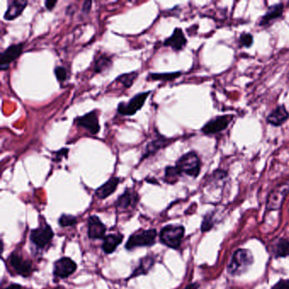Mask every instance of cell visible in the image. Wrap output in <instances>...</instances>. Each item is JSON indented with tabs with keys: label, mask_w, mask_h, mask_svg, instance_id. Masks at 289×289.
<instances>
[{
	"label": "cell",
	"mask_w": 289,
	"mask_h": 289,
	"mask_svg": "<svg viewBox=\"0 0 289 289\" xmlns=\"http://www.w3.org/2000/svg\"><path fill=\"white\" fill-rule=\"evenodd\" d=\"M254 263V256L250 250L239 249L234 253L227 266V272L231 276H240L248 271Z\"/></svg>",
	"instance_id": "obj_1"
},
{
	"label": "cell",
	"mask_w": 289,
	"mask_h": 289,
	"mask_svg": "<svg viewBox=\"0 0 289 289\" xmlns=\"http://www.w3.org/2000/svg\"><path fill=\"white\" fill-rule=\"evenodd\" d=\"M176 167L181 175L185 174L187 176L196 178L200 175L201 170L200 156L195 151H190L179 158L176 161Z\"/></svg>",
	"instance_id": "obj_2"
},
{
	"label": "cell",
	"mask_w": 289,
	"mask_h": 289,
	"mask_svg": "<svg viewBox=\"0 0 289 289\" xmlns=\"http://www.w3.org/2000/svg\"><path fill=\"white\" fill-rule=\"evenodd\" d=\"M184 233H185L184 226L168 225L161 230L160 238L163 245L171 249L176 250L181 245Z\"/></svg>",
	"instance_id": "obj_3"
},
{
	"label": "cell",
	"mask_w": 289,
	"mask_h": 289,
	"mask_svg": "<svg viewBox=\"0 0 289 289\" xmlns=\"http://www.w3.org/2000/svg\"><path fill=\"white\" fill-rule=\"evenodd\" d=\"M156 236H157V231L155 229L142 230L131 235L125 247L126 250H131L137 247L152 246L155 244Z\"/></svg>",
	"instance_id": "obj_4"
},
{
	"label": "cell",
	"mask_w": 289,
	"mask_h": 289,
	"mask_svg": "<svg viewBox=\"0 0 289 289\" xmlns=\"http://www.w3.org/2000/svg\"><path fill=\"white\" fill-rule=\"evenodd\" d=\"M288 194L289 179H287L274 187L269 194L266 203V210L269 211L280 210Z\"/></svg>",
	"instance_id": "obj_5"
},
{
	"label": "cell",
	"mask_w": 289,
	"mask_h": 289,
	"mask_svg": "<svg viewBox=\"0 0 289 289\" xmlns=\"http://www.w3.org/2000/svg\"><path fill=\"white\" fill-rule=\"evenodd\" d=\"M150 93H151L150 91L140 92V93L135 95L134 97L131 98V100H129V102L120 103L118 108H117L118 113L121 116H133L137 113V111H139L142 108V106L144 105L145 101L150 96Z\"/></svg>",
	"instance_id": "obj_6"
},
{
	"label": "cell",
	"mask_w": 289,
	"mask_h": 289,
	"mask_svg": "<svg viewBox=\"0 0 289 289\" xmlns=\"http://www.w3.org/2000/svg\"><path fill=\"white\" fill-rule=\"evenodd\" d=\"M232 119H233L232 115L216 116L208 121L207 123L203 126L201 131L205 135L216 134L226 130L232 121Z\"/></svg>",
	"instance_id": "obj_7"
},
{
	"label": "cell",
	"mask_w": 289,
	"mask_h": 289,
	"mask_svg": "<svg viewBox=\"0 0 289 289\" xmlns=\"http://www.w3.org/2000/svg\"><path fill=\"white\" fill-rule=\"evenodd\" d=\"M54 237V231L49 225L41 226L31 231L30 240L37 249L46 247Z\"/></svg>",
	"instance_id": "obj_8"
},
{
	"label": "cell",
	"mask_w": 289,
	"mask_h": 289,
	"mask_svg": "<svg viewBox=\"0 0 289 289\" xmlns=\"http://www.w3.org/2000/svg\"><path fill=\"white\" fill-rule=\"evenodd\" d=\"M74 122L80 127L86 129L92 135H97L100 132V121L96 111H90L84 116L76 117Z\"/></svg>",
	"instance_id": "obj_9"
},
{
	"label": "cell",
	"mask_w": 289,
	"mask_h": 289,
	"mask_svg": "<svg viewBox=\"0 0 289 289\" xmlns=\"http://www.w3.org/2000/svg\"><path fill=\"white\" fill-rule=\"evenodd\" d=\"M23 42H19L16 44H12L7 47L0 56V69L1 71H6L13 61L20 57L23 51Z\"/></svg>",
	"instance_id": "obj_10"
},
{
	"label": "cell",
	"mask_w": 289,
	"mask_h": 289,
	"mask_svg": "<svg viewBox=\"0 0 289 289\" xmlns=\"http://www.w3.org/2000/svg\"><path fill=\"white\" fill-rule=\"evenodd\" d=\"M9 262L14 271L20 276L27 277L32 273V262L30 260H24L22 255L17 253H12L9 258Z\"/></svg>",
	"instance_id": "obj_11"
},
{
	"label": "cell",
	"mask_w": 289,
	"mask_h": 289,
	"mask_svg": "<svg viewBox=\"0 0 289 289\" xmlns=\"http://www.w3.org/2000/svg\"><path fill=\"white\" fill-rule=\"evenodd\" d=\"M76 263L68 257H63L54 264V275L59 278H66L76 271Z\"/></svg>",
	"instance_id": "obj_12"
},
{
	"label": "cell",
	"mask_w": 289,
	"mask_h": 289,
	"mask_svg": "<svg viewBox=\"0 0 289 289\" xmlns=\"http://www.w3.org/2000/svg\"><path fill=\"white\" fill-rule=\"evenodd\" d=\"M284 11L283 4H276L270 6L266 14L260 18L259 26L262 27H268L277 19L281 18Z\"/></svg>",
	"instance_id": "obj_13"
},
{
	"label": "cell",
	"mask_w": 289,
	"mask_h": 289,
	"mask_svg": "<svg viewBox=\"0 0 289 289\" xmlns=\"http://www.w3.org/2000/svg\"><path fill=\"white\" fill-rule=\"evenodd\" d=\"M171 140L167 137H164L162 135H158L155 139L148 142V144L145 147L144 152L142 155V160H144L146 158L150 157L155 155L159 150L164 148L167 147L169 144H171Z\"/></svg>",
	"instance_id": "obj_14"
},
{
	"label": "cell",
	"mask_w": 289,
	"mask_h": 289,
	"mask_svg": "<svg viewBox=\"0 0 289 289\" xmlns=\"http://www.w3.org/2000/svg\"><path fill=\"white\" fill-rule=\"evenodd\" d=\"M106 227L105 224L96 216H90L88 219L87 235L90 239H102L105 238Z\"/></svg>",
	"instance_id": "obj_15"
},
{
	"label": "cell",
	"mask_w": 289,
	"mask_h": 289,
	"mask_svg": "<svg viewBox=\"0 0 289 289\" xmlns=\"http://www.w3.org/2000/svg\"><path fill=\"white\" fill-rule=\"evenodd\" d=\"M187 38L185 37L183 31L181 28L176 27L171 37L165 40L164 46L171 47L174 51H181L187 45Z\"/></svg>",
	"instance_id": "obj_16"
},
{
	"label": "cell",
	"mask_w": 289,
	"mask_h": 289,
	"mask_svg": "<svg viewBox=\"0 0 289 289\" xmlns=\"http://www.w3.org/2000/svg\"><path fill=\"white\" fill-rule=\"evenodd\" d=\"M289 119V112L286 110L285 105H281L274 109L271 113L269 114L266 121L273 126H281Z\"/></svg>",
	"instance_id": "obj_17"
},
{
	"label": "cell",
	"mask_w": 289,
	"mask_h": 289,
	"mask_svg": "<svg viewBox=\"0 0 289 289\" xmlns=\"http://www.w3.org/2000/svg\"><path fill=\"white\" fill-rule=\"evenodd\" d=\"M27 4L28 2L26 0L9 1L8 8H7V11L4 16V18L6 19V21H13L21 16L24 10L26 9Z\"/></svg>",
	"instance_id": "obj_18"
},
{
	"label": "cell",
	"mask_w": 289,
	"mask_h": 289,
	"mask_svg": "<svg viewBox=\"0 0 289 289\" xmlns=\"http://www.w3.org/2000/svg\"><path fill=\"white\" fill-rule=\"evenodd\" d=\"M137 192H133L131 189H127L118 198L116 203V207L117 210H126L129 208L134 207L137 202Z\"/></svg>",
	"instance_id": "obj_19"
},
{
	"label": "cell",
	"mask_w": 289,
	"mask_h": 289,
	"mask_svg": "<svg viewBox=\"0 0 289 289\" xmlns=\"http://www.w3.org/2000/svg\"><path fill=\"white\" fill-rule=\"evenodd\" d=\"M120 178L113 176L110 180L106 181L105 184H103L102 186H100L96 191H95V195L97 196L100 200H105L106 198L111 196L112 194L116 192V188L118 187L120 183Z\"/></svg>",
	"instance_id": "obj_20"
},
{
	"label": "cell",
	"mask_w": 289,
	"mask_h": 289,
	"mask_svg": "<svg viewBox=\"0 0 289 289\" xmlns=\"http://www.w3.org/2000/svg\"><path fill=\"white\" fill-rule=\"evenodd\" d=\"M123 238V235L119 233L110 234L108 236H105L102 245L103 251L107 255L112 254L116 250V248L121 245Z\"/></svg>",
	"instance_id": "obj_21"
},
{
	"label": "cell",
	"mask_w": 289,
	"mask_h": 289,
	"mask_svg": "<svg viewBox=\"0 0 289 289\" xmlns=\"http://www.w3.org/2000/svg\"><path fill=\"white\" fill-rule=\"evenodd\" d=\"M274 256L276 258H285L289 256V241L281 238L275 244L273 247Z\"/></svg>",
	"instance_id": "obj_22"
},
{
	"label": "cell",
	"mask_w": 289,
	"mask_h": 289,
	"mask_svg": "<svg viewBox=\"0 0 289 289\" xmlns=\"http://www.w3.org/2000/svg\"><path fill=\"white\" fill-rule=\"evenodd\" d=\"M154 263H155V260H154L152 257L146 256V257L143 258V259L140 260L139 266L135 269L134 272L132 273L131 277L139 276V275H142V274H147L150 269H151V267H152L153 265H154Z\"/></svg>",
	"instance_id": "obj_23"
},
{
	"label": "cell",
	"mask_w": 289,
	"mask_h": 289,
	"mask_svg": "<svg viewBox=\"0 0 289 289\" xmlns=\"http://www.w3.org/2000/svg\"><path fill=\"white\" fill-rule=\"evenodd\" d=\"M112 65V61L108 56L102 55L99 56L94 62V71L96 73H101L105 70L110 68Z\"/></svg>",
	"instance_id": "obj_24"
},
{
	"label": "cell",
	"mask_w": 289,
	"mask_h": 289,
	"mask_svg": "<svg viewBox=\"0 0 289 289\" xmlns=\"http://www.w3.org/2000/svg\"><path fill=\"white\" fill-rule=\"evenodd\" d=\"M181 174L180 171L177 170L176 166H167L165 170V177L164 180L166 183L175 184L176 181H178L179 178L181 177Z\"/></svg>",
	"instance_id": "obj_25"
},
{
	"label": "cell",
	"mask_w": 289,
	"mask_h": 289,
	"mask_svg": "<svg viewBox=\"0 0 289 289\" xmlns=\"http://www.w3.org/2000/svg\"><path fill=\"white\" fill-rule=\"evenodd\" d=\"M138 73L137 72H130V73L122 74L116 79L115 82H120L125 88H130L134 83V81L137 79Z\"/></svg>",
	"instance_id": "obj_26"
},
{
	"label": "cell",
	"mask_w": 289,
	"mask_h": 289,
	"mask_svg": "<svg viewBox=\"0 0 289 289\" xmlns=\"http://www.w3.org/2000/svg\"><path fill=\"white\" fill-rule=\"evenodd\" d=\"M181 72H169V73H150L148 79L152 81H171L181 76Z\"/></svg>",
	"instance_id": "obj_27"
},
{
	"label": "cell",
	"mask_w": 289,
	"mask_h": 289,
	"mask_svg": "<svg viewBox=\"0 0 289 289\" xmlns=\"http://www.w3.org/2000/svg\"><path fill=\"white\" fill-rule=\"evenodd\" d=\"M77 222L76 216H71V215H66L63 214L62 216L59 219V224L62 227H66V226H74Z\"/></svg>",
	"instance_id": "obj_28"
},
{
	"label": "cell",
	"mask_w": 289,
	"mask_h": 289,
	"mask_svg": "<svg viewBox=\"0 0 289 289\" xmlns=\"http://www.w3.org/2000/svg\"><path fill=\"white\" fill-rule=\"evenodd\" d=\"M214 214H207L205 216V218L203 220L202 225H201V231L203 232L205 231H210L214 226Z\"/></svg>",
	"instance_id": "obj_29"
},
{
	"label": "cell",
	"mask_w": 289,
	"mask_h": 289,
	"mask_svg": "<svg viewBox=\"0 0 289 289\" xmlns=\"http://www.w3.org/2000/svg\"><path fill=\"white\" fill-rule=\"evenodd\" d=\"M253 42H254V37H253L252 35L250 34V33L244 32V33H242V34L240 35V47H251V46H252Z\"/></svg>",
	"instance_id": "obj_30"
},
{
	"label": "cell",
	"mask_w": 289,
	"mask_h": 289,
	"mask_svg": "<svg viewBox=\"0 0 289 289\" xmlns=\"http://www.w3.org/2000/svg\"><path fill=\"white\" fill-rule=\"evenodd\" d=\"M55 74H56V78L59 82H63L67 79V71L65 67L62 66H57L55 69Z\"/></svg>",
	"instance_id": "obj_31"
},
{
	"label": "cell",
	"mask_w": 289,
	"mask_h": 289,
	"mask_svg": "<svg viewBox=\"0 0 289 289\" xmlns=\"http://www.w3.org/2000/svg\"><path fill=\"white\" fill-rule=\"evenodd\" d=\"M271 289H289V279H281Z\"/></svg>",
	"instance_id": "obj_32"
},
{
	"label": "cell",
	"mask_w": 289,
	"mask_h": 289,
	"mask_svg": "<svg viewBox=\"0 0 289 289\" xmlns=\"http://www.w3.org/2000/svg\"><path fill=\"white\" fill-rule=\"evenodd\" d=\"M68 153L69 150H67V149H62V150H60L58 152L55 153V160H54V161H61L63 156L66 157V155H67Z\"/></svg>",
	"instance_id": "obj_33"
},
{
	"label": "cell",
	"mask_w": 289,
	"mask_h": 289,
	"mask_svg": "<svg viewBox=\"0 0 289 289\" xmlns=\"http://www.w3.org/2000/svg\"><path fill=\"white\" fill-rule=\"evenodd\" d=\"M92 1H84V3L82 5V12L85 15H87V14L89 13L91 7H92Z\"/></svg>",
	"instance_id": "obj_34"
},
{
	"label": "cell",
	"mask_w": 289,
	"mask_h": 289,
	"mask_svg": "<svg viewBox=\"0 0 289 289\" xmlns=\"http://www.w3.org/2000/svg\"><path fill=\"white\" fill-rule=\"evenodd\" d=\"M58 4V1L56 0H49V1H45V7L49 11H52L53 9L56 7V5Z\"/></svg>",
	"instance_id": "obj_35"
},
{
	"label": "cell",
	"mask_w": 289,
	"mask_h": 289,
	"mask_svg": "<svg viewBox=\"0 0 289 289\" xmlns=\"http://www.w3.org/2000/svg\"><path fill=\"white\" fill-rule=\"evenodd\" d=\"M200 288V284L197 283V282H195V283H191L189 285H187L186 287L184 289H199Z\"/></svg>",
	"instance_id": "obj_36"
},
{
	"label": "cell",
	"mask_w": 289,
	"mask_h": 289,
	"mask_svg": "<svg viewBox=\"0 0 289 289\" xmlns=\"http://www.w3.org/2000/svg\"><path fill=\"white\" fill-rule=\"evenodd\" d=\"M5 289H23V287H22L21 285H19V284H11V285L7 286V287Z\"/></svg>",
	"instance_id": "obj_37"
}]
</instances>
